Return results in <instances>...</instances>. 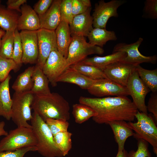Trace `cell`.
<instances>
[{"instance_id": "6da1fadb", "label": "cell", "mask_w": 157, "mask_h": 157, "mask_svg": "<svg viewBox=\"0 0 157 157\" xmlns=\"http://www.w3.org/2000/svg\"><path fill=\"white\" fill-rule=\"evenodd\" d=\"M79 103L93 109L97 115L92 117L98 124H108L111 122L124 120L131 122L138 110L134 103L126 96L90 98L81 96Z\"/></svg>"}, {"instance_id": "7a4b0ae2", "label": "cell", "mask_w": 157, "mask_h": 157, "mask_svg": "<svg viewBox=\"0 0 157 157\" xmlns=\"http://www.w3.org/2000/svg\"><path fill=\"white\" fill-rule=\"evenodd\" d=\"M31 108L45 122L48 118L68 121L70 118L69 103L57 93L46 95L35 94Z\"/></svg>"}, {"instance_id": "3957f363", "label": "cell", "mask_w": 157, "mask_h": 157, "mask_svg": "<svg viewBox=\"0 0 157 157\" xmlns=\"http://www.w3.org/2000/svg\"><path fill=\"white\" fill-rule=\"evenodd\" d=\"M31 121L32 129L37 140V151L44 157H63L45 122L35 112Z\"/></svg>"}, {"instance_id": "277c9868", "label": "cell", "mask_w": 157, "mask_h": 157, "mask_svg": "<svg viewBox=\"0 0 157 157\" xmlns=\"http://www.w3.org/2000/svg\"><path fill=\"white\" fill-rule=\"evenodd\" d=\"M34 96L31 91L13 94L11 119L17 127L32 128L28 121L32 118L31 106Z\"/></svg>"}, {"instance_id": "5b68a950", "label": "cell", "mask_w": 157, "mask_h": 157, "mask_svg": "<svg viewBox=\"0 0 157 157\" xmlns=\"http://www.w3.org/2000/svg\"><path fill=\"white\" fill-rule=\"evenodd\" d=\"M137 122L128 124L134 131L133 137L142 139L152 147L154 153L157 155V127L152 115L147 114L138 110L135 115Z\"/></svg>"}, {"instance_id": "8992f818", "label": "cell", "mask_w": 157, "mask_h": 157, "mask_svg": "<svg viewBox=\"0 0 157 157\" xmlns=\"http://www.w3.org/2000/svg\"><path fill=\"white\" fill-rule=\"evenodd\" d=\"M37 140L32 128L17 127L10 130L0 141V152L36 146Z\"/></svg>"}, {"instance_id": "52a82bcc", "label": "cell", "mask_w": 157, "mask_h": 157, "mask_svg": "<svg viewBox=\"0 0 157 157\" xmlns=\"http://www.w3.org/2000/svg\"><path fill=\"white\" fill-rule=\"evenodd\" d=\"M66 58L68 67L79 63L92 54L101 55L104 52L103 48L87 42L85 37L77 35L72 37Z\"/></svg>"}, {"instance_id": "ba28073f", "label": "cell", "mask_w": 157, "mask_h": 157, "mask_svg": "<svg viewBox=\"0 0 157 157\" xmlns=\"http://www.w3.org/2000/svg\"><path fill=\"white\" fill-rule=\"evenodd\" d=\"M126 2L125 0H112L106 2L104 0H101L96 3L92 15L93 28H106L110 18L118 17L117 9Z\"/></svg>"}, {"instance_id": "9c48e42d", "label": "cell", "mask_w": 157, "mask_h": 157, "mask_svg": "<svg viewBox=\"0 0 157 157\" xmlns=\"http://www.w3.org/2000/svg\"><path fill=\"white\" fill-rule=\"evenodd\" d=\"M126 87L138 110L148 114L145 98L150 90L141 79L135 69L130 75Z\"/></svg>"}, {"instance_id": "30bf717a", "label": "cell", "mask_w": 157, "mask_h": 157, "mask_svg": "<svg viewBox=\"0 0 157 157\" xmlns=\"http://www.w3.org/2000/svg\"><path fill=\"white\" fill-rule=\"evenodd\" d=\"M143 39L139 38L135 42L131 44L119 43L114 47L113 53L122 51L125 53L126 56L121 61L135 65L146 63L155 64L157 60L156 55L145 56L139 51L138 48L143 41Z\"/></svg>"}, {"instance_id": "8fae6325", "label": "cell", "mask_w": 157, "mask_h": 157, "mask_svg": "<svg viewBox=\"0 0 157 157\" xmlns=\"http://www.w3.org/2000/svg\"><path fill=\"white\" fill-rule=\"evenodd\" d=\"M67 67L66 59L56 49L51 52L42 69L49 82L54 87L57 85L58 78Z\"/></svg>"}, {"instance_id": "7c38bea8", "label": "cell", "mask_w": 157, "mask_h": 157, "mask_svg": "<svg viewBox=\"0 0 157 157\" xmlns=\"http://www.w3.org/2000/svg\"><path fill=\"white\" fill-rule=\"evenodd\" d=\"M87 90L91 94L98 98L108 96L129 95L126 87L118 84L108 78L95 80L92 85Z\"/></svg>"}, {"instance_id": "4fadbf2b", "label": "cell", "mask_w": 157, "mask_h": 157, "mask_svg": "<svg viewBox=\"0 0 157 157\" xmlns=\"http://www.w3.org/2000/svg\"><path fill=\"white\" fill-rule=\"evenodd\" d=\"M38 56L36 64L43 67L51 52L57 49L55 31L40 28L37 31Z\"/></svg>"}, {"instance_id": "5bb4252c", "label": "cell", "mask_w": 157, "mask_h": 157, "mask_svg": "<svg viewBox=\"0 0 157 157\" xmlns=\"http://www.w3.org/2000/svg\"><path fill=\"white\" fill-rule=\"evenodd\" d=\"M19 33L23 49L22 63L36 64L38 56L37 31L23 30Z\"/></svg>"}, {"instance_id": "9a60e30c", "label": "cell", "mask_w": 157, "mask_h": 157, "mask_svg": "<svg viewBox=\"0 0 157 157\" xmlns=\"http://www.w3.org/2000/svg\"><path fill=\"white\" fill-rule=\"evenodd\" d=\"M137 65L119 61L109 65L103 72L107 78L126 87L130 75Z\"/></svg>"}, {"instance_id": "2e32d148", "label": "cell", "mask_w": 157, "mask_h": 157, "mask_svg": "<svg viewBox=\"0 0 157 157\" xmlns=\"http://www.w3.org/2000/svg\"><path fill=\"white\" fill-rule=\"evenodd\" d=\"M91 9L90 7L85 12L74 17L69 24L72 37L77 35L87 37L93 28V19L90 14Z\"/></svg>"}, {"instance_id": "e0dca14e", "label": "cell", "mask_w": 157, "mask_h": 157, "mask_svg": "<svg viewBox=\"0 0 157 157\" xmlns=\"http://www.w3.org/2000/svg\"><path fill=\"white\" fill-rule=\"evenodd\" d=\"M21 15L18 18L17 29L18 31H37L40 29L39 18L31 6L24 4L21 7Z\"/></svg>"}, {"instance_id": "ac0fdd59", "label": "cell", "mask_w": 157, "mask_h": 157, "mask_svg": "<svg viewBox=\"0 0 157 157\" xmlns=\"http://www.w3.org/2000/svg\"><path fill=\"white\" fill-rule=\"evenodd\" d=\"M61 0H53L44 14L38 16L40 28L55 31L61 21L60 7Z\"/></svg>"}, {"instance_id": "d6986e66", "label": "cell", "mask_w": 157, "mask_h": 157, "mask_svg": "<svg viewBox=\"0 0 157 157\" xmlns=\"http://www.w3.org/2000/svg\"><path fill=\"white\" fill-rule=\"evenodd\" d=\"M109 124L112 129L115 141L118 146V151H122L127 139L134 136V132L128 123L124 120H117L109 122Z\"/></svg>"}, {"instance_id": "ffe728a7", "label": "cell", "mask_w": 157, "mask_h": 157, "mask_svg": "<svg viewBox=\"0 0 157 157\" xmlns=\"http://www.w3.org/2000/svg\"><path fill=\"white\" fill-rule=\"evenodd\" d=\"M94 81L69 67L59 76L57 82L75 84L82 89L88 90L92 85Z\"/></svg>"}, {"instance_id": "44dd1931", "label": "cell", "mask_w": 157, "mask_h": 157, "mask_svg": "<svg viewBox=\"0 0 157 157\" xmlns=\"http://www.w3.org/2000/svg\"><path fill=\"white\" fill-rule=\"evenodd\" d=\"M55 31L57 50L66 59L68 48L72 39L69 24L61 21Z\"/></svg>"}, {"instance_id": "7402d4cb", "label": "cell", "mask_w": 157, "mask_h": 157, "mask_svg": "<svg viewBox=\"0 0 157 157\" xmlns=\"http://www.w3.org/2000/svg\"><path fill=\"white\" fill-rule=\"evenodd\" d=\"M11 78L9 75L0 85V117L8 120L11 118L12 100L9 91V82Z\"/></svg>"}, {"instance_id": "603a6c76", "label": "cell", "mask_w": 157, "mask_h": 157, "mask_svg": "<svg viewBox=\"0 0 157 157\" xmlns=\"http://www.w3.org/2000/svg\"><path fill=\"white\" fill-rule=\"evenodd\" d=\"M32 77L34 83L31 91L34 94L46 95L51 93L49 86V80L42 68L37 64L34 66Z\"/></svg>"}, {"instance_id": "cb8c5ba5", "label": "cell", "mask_w": 157, "mask_h": 157, "mask_svg": "<svg viewBox=\"0 0 157 157\" xmlns=\"http://www.w3.org/2000/svg\"><path fill=\"white\" fill-rule=\"evenodd\" d=\"M126 56L123 52L117 51L104 56H95L86 58L80 62L85 64L91 65L103 70L109 65L121 61Z\"/></svg>"}, {"instance_id": "d4e9b609", "label": "cell", "mask_w": 157, "mask_h": 157, "mask_svg": "<svg viewBox=\"0 0 157 157\" xmlns=\"http://www.w3.org/2000/svg\"><path fill=\"white\" fill-rule=\"evenodd\" d=\"M87 37L89 43L102 48L108 41L117 39L114 31H108L106 28H93Z\"/></svg>"}, {"instance_id": "484cf974", "label": "cell", "mask_w": 157, "mask_h": 157, "mask_svg": "<svg viewBox=\"0 0 157 157\" xmlns=\"http://www.w3.org/2000/svg\"><path fill=\"white\" fill-rule=\"evenodd\" d=\"M34 67H28L17 76L12 87L15 92L21 93L31 90L34 83L32 75Z\"/></svg>"}, {"instance_id": "4316f807", "label": "cell", "mask_w": 157, "mask_h": 157, "mask_svg": "<svg viewBox=\"0 0 157 157\" xmlns=\"http://www.w3.org/2000/svg\"><path fill=\"white\" fill-rule=\"evenodd\" d=\"M19 16L15 11L0 5V27L6 31H15L17 29Z\"/></svg>"}, {"instance_id": "83f0119b", "label": "cell", "mask_w": 157, "mask_h": 157, "mask_svg": "<svg viewBox=\"0 0 157 157\" xmlns=\"http://www.w3.org/2000/svg\"><path fill=\"white\" fill-rule=\"evenodd\" d=\"M140 78L152 93L157 91V69L151 70L145 69L140 65L135 68Z\"/></svg>"}, {"instance_id": "f1b7e54d", "label": "cell", "mask_w": 157, "mask_h": 157, "mask_svg": "<svg viewBox=\"0 0 157 157\" xmlns=\"http://www.w3.org/2000/svg\"><path fill=\"white\" fill-rule=\"evenodd\" d=\"M69 67L85 76L93 80L107 78L103 70L91 65L80 62Z\"/></svg>"}, {"instance_id": "f546056e", "label": "cell", "mask_w": 157, "mask_h": 157, "mask_svg": "<svg viewBox=\"0 0 157 157\" xmlns=\"http://www.w3.org/2000/svg\"><path fill=\"white\" fill-rule=\"evenodd\" d=\"M72 113L75 122L82 124L91 117L96 116V112L90 107L82 104H76L73 105Z\"/></svg>"}, {"instance_id": "4dcf8cb0", "label": "cell", "mask_w": 157, "mask_h": 157, "mask_svg": "<svg viewBox=\"0 0 157 157\" xmlns=\"http://www.w3.org/2000/svg\"><path fill=\"white\" fill-rule=\"evenodd\" d=\"M15 31H6L1 38L0 57L6 59H12Z\"/></svg>"}, {"instance_id": "1f68e13d", "label": "cell", "mask_w": 157, "mask_h": 157, "mask_svg": "<svg viewBox=\"0 0 157 157\" xmlns=\"http://www.w3.org/2000/svg\"><path fill=\"white\" fill-rule=\"evenodd\" d=\"M72 133L68 131L60 132L53 136L55 143L63 156L67 155L72 148Z\"/></svg>"}, {"instance_id": "d6a6232c", "label": "cell", "mask_w": 157, "mask_h": 157, "mask_svg": "<svg viewBox=\"0 0 157 157\" xmlns=\"http://www.w3.org/2000/svg\"><path fill=\"white\" fill-rule=\"evenodd\" d=\"M20 67L13 59H6L0 57V81H4L12 70L17 71Z\"/></svg>"}, {"instance_id": "836d02e7", "label": "cell", "mask_w": 157, "mask_h": 157, "mask_svg": "<svg viewBox=\"0 0 157 157\" xmlns=\"http://www.w3.org/2000/svg\"><path fill=\"white\" fill-rule=\"evenodd\" d=\"M45 122L53 136L58 133L68 131L69 125L68 121L48 118L46 120Z\"/></svg>"}, {"instance_id": "e575fe53", "label": "cell", "mask_w": 157, "mask_h": 157, "mask_svg": "<svg viewBox=\"0 0 157 157\" xmlns=\"http://www.w3.org/2000/svg\"><path fill=\"white\" fill-rule=\"evenodd\" d=\"M23 49L19 32L16 29L14 32V44L12 59L20 67L22 64V59Z\"/></svg>"}, {"instance_id": "d590c367", "label": "cell", "mask_w": 157, "mask_h": 157, "mask_svg": "<svg viewBox=\"0 0 157 157\" xmlns=\"http://www.w3.org/2000/svg\"><path fill=\"white\" fill-rule=\"evenodd\" d=\"M138 148L136 151L132 150L128 153V157H152L149 149L148 143L142 139H137Z\"/></svg>"}, {"instance_id": "8d00e7d4", "label": "cell", "mask_w": 157, "mask_h": 157, "mask_svg": "<svg viewBox=\"0 0 157 157\" xmlns=\"http://www.w3.org/2000/svg\"><path fill=\"white\" fill-rule=\"evenodd\" d=\"M72 0H61L60 7L61 21L69 24L74 17L72 10Z\"/></svg>"}, {"instance_id": "74e56055", "label": "cell", "mask_w": 157, "mask_h": 157, "mask_svg": "<svg viewBox=\"0 0 157 157\" xmlns=\"http://www.w3.org/2000/svg\"><path fill=\"white\" fill-rule=\"evenodd\" d=\"M142 17L156 19L157 18V0H146L144 3Z\"/></svg>"}, {"instance_id": "f35d334b", "label": "cell", "mask_w": 157, "mask_h": 157, "mask_svg": "<svg viewBox=\"0 0 157 157\" xmlns=\"http://www.w3.org/2000/svg\"><path fill=\"white\" fill-rule=\"evenodd\" d=\"M91 7L90 0H72V10L73 17L85 12Z\"/></svg>"}, {"instance_id": "ab89813d", "label": "cell", "mask_w": 157, "mask_h": 157, "mask_svg": "<svg viewBox=\"0 0 157 157\" xmlns=\"http://www.w3.org/2000/svg\"><path fill=\"white\" fill-rule=\"evenodd\" d=\"M35 151H37L36 146L26 147L14 151L1 152L0 157H24L27 152Z\"/></svg>"}, {"instance_id": "60d3db41", "label": "cell", "mask_w": 157, "mask_h": 157, "mask_svg": "<svg viewBox=\"0 0 157 157\" xmlns=\"http://www.w3.org/2000/svg\"><path fill=\"white\" fill-rule=\"evenodd\" d=\"M53 0H40L33 6V9L38 16L44 14L49 8Z\"/></svg>"}, {"instance_id": "b9f144b4", "label": "cell", "mask_w": 157, "mask_h": 157, "mask_svg": "<svg viewBox=\"0 0 157 157\" xmlns=\"http://www.w3.org/2000/svg\"><path fill=\"white\" fill-rule=\"evenodd\" d=\"M147 111L151 113L155 121L157 123V94L152 93L147 106Z\"/></svg>"}, {"instance_id": "7bdbcfd3", "label": "cell", "mask_w": 157, "mask_h": 157, "mask_svg": "<svg viewBox=\"0 0 157 157\" xmlns=\"http://www.w3.org/2000/svg\"><path fill=\"white\" fill-rule=\"evenodd\" d=\"M26 2V0H8L6 3L7 8L21 13V6L25 4Z\"/></svg>"}, {"instance_id": "ee69618b", "label": "cell", "mask_w": 157, "mask_h": 157, "mask_svg": "<svg viewBox=\"0 0 157 157\" xmlns=\"http://www.w3.org/2000/svg\"><path fill=\"white\" fill-rule=\"evenodd\" d=\"M5 125V123L4 121L0 122V136L2 135L5 136L8 134V132L4 129Z\"/></svg>"}, {"instance_id": "f6af8a7d", "label": "cell", "mask_w": 157, "mask_h": 157, "mask_svg": "<svg viewBox=\"0 0 157 157\" xmlns=\"http://www.w3.org/2000/svg\"><path fill=\"white\" fill-rule=\"evenodd\" d=\"M128 153L124 149L122 151H118L116 157H128Z\"/></svg>"}, {"instance_id": "bcb514c9", "label": "cell", "mask_w": 157, "mask_h": 157, "mask_svg": "<svg viewBox=\"0 0 157 157\" xmlns=\"http://www.w3.org/2000/svg\"><path fill=\"white\" fill-rule=\"evenodd\" d=\"M5 32L3 29L0 28V38H1L4 35Z\"/></svg>"}, {"instance_id": "7dc6e473", "label": "cell", "mask_w": 157, "mask_h": 157, "mask_svg": "<svg viewBox=\"0 0 157 157\" xmlns=\"http://www.w3.org/2000/svg\"><path fill=\"white\" fill-rule=\"evenodd\" d=\"M1 38H0V46H1Z\"/></svg>"}, {"instance_id": "c3c4849f", "label": "cell", "mask_w": 157, "mask_h": 157, "mask_svg": "<svg viewBox=\"0 0 157 157\" xmlns=\"http://www.w3.org/2000/svg\"><path fill=\"white\" fill-rule=\"evenodd\" d=\"M1 1L0 0V5L1 4Z\"/></svg>"}, {"instance_id": "681fc988", "label": "cell", "mask_w": 157, "mask_h": 157, "mask_svg": "<svg viewBox=\"0 0 157 157\" xmlns=\"http://www.w3.org/2000/svg\"><path fill=\"white\" fill-rule=\"evenodd\" d=\"M0 82H1V81H0V84H1Z\"/></svg>"}]
</instances>
